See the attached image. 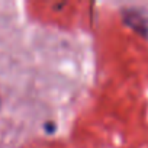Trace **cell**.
Segmentation results:
<instances>
[{
	"label": "cell",
	"mask_w": 148,
	"mask_h": 148,
	"mask_svg": "<svg viewBox=\"0 0 148 148\" xmlns=\"http://www.w3.org/2000/svg\"><path fill=\"white\" fill-rule=\"evenodd\" d=\"M0 105H2V102H0Z\"/></svg>",
	"instance_id": "6da1fadb"
}]
</instances>
